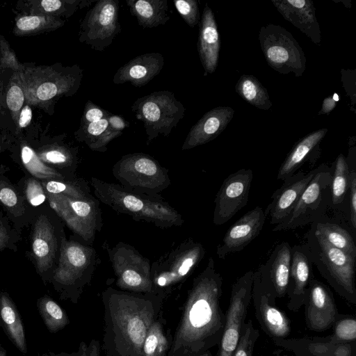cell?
<instances>
[{
	"label": "cell",
	"mask_w": 356,
	"mask_h": 356,
	"mask_svg": "<svg viewBox=\"0 0 356 356\" xmlns=\"http://www.w3.org/2000/svg\"><path fill=\"white\" fill-rule=\"evenodd\" d=\"M21 232L0 209V252L5 250H17Z\"/></svg>",
	"instance_id": "obj_40"
},
{
	"label": "cell",
	"mask_w": 356,
	"mask_h": 356,
	"mask_svg": "<svg viewBox=\"0 0 356 356\" xmlns=\"http://www.w3.org/2000/svg\"><path fill=\"white\" fill-rule=\"evenodd\" d=\"M106 250L116 277L115 284L120 290L154 293L149 259L122 241Z\"/></svg>",
	"instance_id": "obj_13"
},
{
	"label": "cell",
	"mask_w": 356,
	"mask_h": 356,
	"mask_svg": "<svg viewBox=\"0 0 356 356\" xmlns=\"http://www.w3.org/2000/svg\"><path fill=\"white\" fill-rule=\"evenodd\" d=\"M110 127L118 132L122 133V131L129 126V123L122 116L111 113L107 117Z\"/></svg>",
	"instance_id": "obj_49"
},
{
	"label": "cell",
	"mask_w": 356,
	"mask_h": 356,
	"mask_svg": "<svg viewBox=\"0 0 356 356\" xmlns=\"http://www.w3.org/2000/svg\"><path fill=\"white\" fill-rule=\"evenodd\" d=\"M104 306L102 348L106 356H141L152 323L162 312L164 299L155 293H134L107 287Z\"/></svg>",
	"instance_id": "obj_2"
},
{
	"label": "cell",
	"mask_w": 356,
	"mask_h": 356,
	"mask_svg": "<svg viewBox=\"0 0 356 356\" xmlns=\"http://www.w3.org/2000/svg\"><path fill=\"white\" fill-rule=\"evenodd\" d=\"M339 100V97L337 93L327 97L323 99L322 106L318 115L330 114L336 107L337 103Z\"/></svg>",
	"instance_id": "obj_50"
},
{
	"label": "cell",
	"mask_w": 356,
	"mask_h": 356,
	"mask_svg": "<svg viewBox=\"0 0 356 356\" xmlns=\"http://www.w3.org/2000/svg\"><path fill=\"white\" fill-rule=\"evenodd\" d=\"M328 129L323 128L312 131L299 140L280 165L277 179L285 180L292 176L303 165L312 152L318 147Z\"/></svg>",
	"instance_id": "obj_29"
},
{
	"label": "cell",
	"mask_w": 356,
	"mask_h": 356,
	"mask_svg": "<svg viewBox=\"0 0 356 356\" xmlns=\"http://www.w3.org/2000/svg\"><path fill=\"white\" fill-rule=\"evenodd\" d=\"M8 170V168H6L3 165H0V175L4 174Z\"/></svg>",
	"instance_id": "obj_53"
},
{
	"label": "cell",
	"mask_w": 356,
	"mask_h": 356,
	"mask_svg": "<svg viewBox=\"0 0 356 356\" xmlns=\"http://www.w3.org/2000/svg\"><path fill=\"white\" fill-rule=\"evenodd\" d=\"M335 336L341 340H355L356 337L355 320L354 318H345L339 321L335 327Z\"/></svg>",
	"instance_id": "obj_45"
},
{
	"label": "cell",
	"mask_w": 356,
	"mask_h": 356,
	"mask_svg": "<svg viewBox=\"0 0 356 356\" xmlns=\"http://www.w3.org/2000/svg\"><path fill=\"white\" fill-rule=\"evenodd\" d=\"M350 190V220L353 227L356 229V172L354 170L350 171L348 179Z\"/></svg>",
	"instance_id": "obj_46"
},
{
	"label": "cell",
	"mask_w": 356,
	"mask_h": 356,
	"mask_svg": "<svg viewBox=\"0 0 356 356\" xmlns=\"http://www.w3.org/2000/svg\"><path fill=\"white\" fill-rule=\"evenodd\" d=\"M0 205L15 227L22 229L31 224L36 209L26 200L19 187L0 175Z\"/></svg>",
	"instance_id": "obj_27"
},
{
	"label": "cell",
	"mask_w": 356,
	"mask_h": 356,
	"mask_svg": "<svg viewBox=\"0 0 356 356\" xmlns=\"http://www.w3.org/2000/svg\"><path fill=\"white\" fill-rule=\"evenodd\" d=\"M32 118V111L29 106H26L21 111L19 124L21 127L28 126Z\"/></svg>",
	"instance_id": "obj_51"
},
{
	"label": "cell",
	"mask_w": 356,
	"mask_h": 356,
	"mask_svg": "<svg viewBox=\"0 0 356 356\" xmlns=\"http://www.w3.org/2000/svg\"><path fill=\"white\" fill-rule=\"evenodd\" d=\"M122 134L113 130L107 118H105L80 127L76 132V136L79 141L85 143L91 150L104 152L107 151L108 143Z\"/></svg>",
	"instance_id": "obj_31"
},
{
	"label": "cell",
	"mask_w": 356,
	"mask_h": 356,
	"mask_svg": "<svg viewBox=\"0 0 356 356\" xmlns=\"http://www.w3.org/2000/svg\"><path fill=\"white\" fill-rule=\"evenodd\" d=\"M17 186L27 202L34 208L41 205L47 200L41 181L32 176H26L22 178Z\"/></svg>",
	"instance_id": "obj_39"
},
{
	"label": "cell",
	"mask_w": 356,
	"mask_h": 356,
	"mask_svg": "<svg viewBox=\"0 0 356 356\" xmlns=\"http://www.w3.org/2000/svg\"><path fill=\"white\" fill-rule=\"evenodd\" d=\"M316 171L317 168L308 172L299 171L283 181L264 211L266 216H270V225H279L288 218Z\"/></svg>",
	"instance_id": "obj_18"
},
{
	"label": "cell",
	"mask_w": 356,
	"mask_h": 356,
	"mask_svg": "<svg viewBox=\"0 0 356 356\" xmlns=\"http://www.w3.org/2000/svg\"><path fill=\"white\" fill-rule=\"evenodd\" d=\"M222 282L210 257L188 291L168 356H197L220 343L225 323L220 306Z\"/></svg>",
	"instance_id": "obj_1"
},
{
	"label": "cell",
	"mask_w": 356,
	"mask_h": 356,
	"mask_svg": "<svg viewBox=\"0 0 356 356\" xmlns=\"http://www.w3.org/2000/svg\"><path fill=\"white\" fill-rule=\"evenodd\" d=\"M307 322L310 329L321 331L329 327L337 316L336 306L330 290L312 278L306 291Z\"/></svg>",
	"instance_id": "obj_21"
},
{
	"label": "cell",
	"mask_w": 356,
	"mask_h": 356,
	"mask_svg": "<svg viewBox=\"0 0 356 356\" xmlns=\"http://www.w3.org/2000/svg\"><path fill=\"white\" fill-rule=\"evenodd\" d=\"M197 51L204 76L217 69L220 49V38L214 14L206 3L200 22Z\"/></svg>",
	"instance_id": "obj_26"
},
{
	"label": "cell",
	"mask_w": 356,
	"mask_h": 356,
	"mask_svg": "<svg viewBox=\"0 0 356 356\" xmlns=\"http://www.w3.org/2000/svg\"><path fill=\"white\" fill-rule=\"evenodd\" d=\"M118 0H99L86 13L81 22L79 40L91 49L103 51L121 32Z\"/></svg>",
	"instance_id": "obj_14"
},
{
	"label": "cell",
	"mask_w": 356,
	"mask_h": 356,
	"mask_svg": "<svg viewBox=\"0 0 356 356\" xmlns=\"http://www.w3.org/2000/svg\"><path fill=\"white\" fill-rule=\"evenodd\" d=\"M130 13L143 28L164 25L170 19L167 0H127Z\"/></svg>",
	"instance_id": "obj_30"
},
{
	"label": "cell",
	"mask_w": 356,
	"mask_h": 356,
	"mask_svg": "<svg viewBox=\"0 0 356 356\" xmlns=\"http://www.w3.org/2000/svg\"><path fill=\"white\" fill-rule=\"evenodd\" d=\"M305 238L312 264L338 293L355 302V259L329 244L312 228Z\"/></svg>",
	"instance_id": "obj_7"
},
{
	"label": "cell",
	"mask_w": 356,
	"mask_h": 356,
	"mask_svg": "<svg viewBox=\"0 0 356 356\" xmlns=\"http://www.w3.org/2000/svg\"><path fill=\"white\" fill-rule=\"evenodd\" d=\"M259 336L251 320L244 323L241 329V337L233 356H252L254 343Z\"/></svg>",
	"instance_id": "obj_41"
},
{
	"label": "cell",
	"mask_w": 356,
	"mask_h": 356,
	"mask_svg": "<svg viewBox=\"0 0 356 356\" xmlns=\"http://www.w3.org/2000/svg\"><path fill=\"white\" fill-rule=\"evenodd\" d=\"M112 172L119 184L152 196H161L171 185L169 170L142 152L122 156L113 165Z\"/></svg>",
	"instance_id": "obj_8"
},
{
	"label": "cell",
	"mask_w": 356,
	"mask_h": 356,
	"mask_svg": "<svg viewBox=\"0 0 356 356\" xmlns=\"http://www.w3.org/2000/svg\"><path fill=\"white\" fill-rule=\"evenodd\" d=\"M282 17L320 45L321 34L314 2L310 0H271Z\"/></svg>",
	"instance_id": "obj_23"
},
{
	"label": "cell",
	"mask_w": 356,
	"mask_h": 356,
	"mask_svg": "<svg viewBox=\"0 0 356 356\" xmlns=\"http://www.w3.org/2000/svg\"><path fill=\"white\" fill-rule=\"evenodd\" d=\"M100 344L97 340L92 339L89 344L82 341L76 352L72 353L48 352L40 356H100Z\"/></svg>",
	"instance_id": "obj_43"
},
{
	"label": "cell",
	"mask_w": 356,
	"mask_h": 356,
	"mask_svg": "<svg viewBox=\"0 0 356 356\" xmlns=\"http://www.w3.org/2000/svg\"><path fill=\"white\" fill-rule=\"evenodd\" d=\"M261 51L268 65L282 74L293 73L300 77L306 69V57L302 47L286 29L269 24L259 33Z\"/></svg>",
	"instance_id": "obj_12"
},
{
	"label": "cell",
	"mask_w": 356,
	"mask_h": 356,
	"mask_svg": "<svg viewBox=\"0 0 356 356\" xmlns=\"http://www.w3.org/2000/svg\"><path fill=\"white\" fill-rule=\"evenodd\" d=\"M234 114L232 108L222 106L207 112L191 128L181 150H188L215 139L225 129Z\"/></svg>",
	"instance_id": "obj_22"
},
{
	"label": "cell",
	"mask_w": 356,
	"mask_h": 356,
	"mask_svg": "<svg viewBox=\"0 0 356 356\" xmlns=\"http://www.w3.org/2000/svg\"><path fill=\"white\" fill-rule=\"evenodd\" d=\"M252 178V170L241 169L225 179L214 200L216 225L225 224L247 204Z\"/></svg>",
	"instance_id": "obj_16"
},
{
	"label": "cell",
	"mask_w": 356,
	"mask_h": 356,
	"mask_svg": "<svg viewBox=\"0 0 356 356\" xmlns=\"http://www.w3.org/2000/svg\"><path fill=\"white\" fill-rule=\"evenodd\" d=\"M97 265L95 249L75 239L62 241L58 265L50 280L62 300L77 304Z\"/></svg>",
	"instance_id": "obj_4"
},
{
	"label": "cell",
	"mask_w": 356,
	"mask_h": 356,
	"mask_svg": "<svg viewBox=\"0 0 356 356\" xmlns=\"http://www.w3.org/2000/svg\"><path fill=\"white\" fill-rule=\"evenodd\" d=\"M24 100L23 92L18 86H13L7 92L6 102L8 108L13 111H18L22 106Z\"/></svg>",
	"instance_id": "obj_47"
},
{
	"label": "cell",
	"mask_w": 356,
	"mask_h": 356,
	"mask_svg": "<svg viewBox=\"0 0 356 356\" xmlns=\"http://www.w3.org/2000/svg\"><path fill=\"white\" fill-rule=\"evenodd\" d=\"M0 356H7L6 350L0 343Z\"/></svg>",
	"instance_id": "obj_52"
},
{
	"label": "cell",
	"mask_w": 356,
	"mask_h": 356,
	"mask_svg": "<svg viewBox=\"0 0 356 356\" xmlns=\"http://www.w3.org/2000/svg\"><path fill=\"white\" fill-rule=\"evenodd\" d=\"M291 260V246L283 241L257 270L262 286L275 298H282L287 293Z\"/></svg>",
	"instance_id": "obj_19"
},
{
	"label": "cell",
	"mask_w": 356,
	"mask_h": 356,
	"mask_svg": "<svg viewBox=\"0 0 356 356\" xmlns=\"http://www.w3.org/2000/svg\"><path fill=\"white\" fill-rule=\"evenodd\" d=\"M0 326L18 350L26 354L24 324L15 303L6 291H0Z\"/></svg>",
	"instance_id": "obj_28"
},
{
	"label": "cell",
	"mask_w": 356,
	"mask_h": 356,
	"mask_svg": "<svg viewBox=\"0 0 356 356\" xmlns=\"http://www.w3.org/2000/svg\"><path fill=\"white\" fill-rule=\"evenodd\" d=\"M136 119L143 123L149 145L159 136H168L183 118L186 109L175 94L155 91L138 98L131 106Z\"/></svg>",
	"instance_id": "obj_9"
},
{
	"label": "cell",
	"mask_w": 356,
	"mask_h": 356,
	"mask_svg": "<svg viewBox=\"0 0 356 356\" xmlns=\"http://www.w3.org/2000/svg\"><path fill=\"white\" fill-rule=\"evenodd\" d=\"M45 192L85 199L92 196L90 186L82 178L41 181Z\"/></svg>",
	"instance_id": "obj_36"
},
{
	"label": "cell",
	"mask_w": 356,
	"mask_h": 356,
	"mask_svg": "<svg viewBox=\"0 0 356 356\" xmlns=\"http://www.w3.org/2000/svg\"><path fill=\"white\" fill-rule=\"evenodd\" d=\"M21 159L29 174L40 181L68 179L56 168L44 164L37 154L27 145L22 147L21 149Z\"/></svg>",
	"instance_id": "obj_37"
},
{
	"label": "cell",
	"mask_w": 356,
	"mask_h": 356,
	"mask_svg": "<svg viewBox=\"0 0 356 356\" xmlns=\"http://www.w3.org/2000/svg\"><path fill=\"white\" fill-rule=\"evenodd\" d=\"M173 3L180 16L191 28L200 23V11L196 0H174Z\"/></svg>",
	"instance_id": "obj_42"
},
{
	"label": "cell",
	"mask_w": 356,
	"mask_h": 356,
	"mask_svg": "<svg viewBox=\"0 0 356 356\" xmlns=\"http://www.w3.org/2000/svg\"><path fill=\"white\" fill-rule=\"evenodd\" d=\"M164 63V57L160 53L139 55L120 67L113 81L115 84L130 83L134 86L142 87L160 73Z\"/></svg>",
	"instance_id": "obj_25"
},
{
	"label": "cell",
	"mask_w": 356,
	"mask_h": 356,
	"mask_svg": "<svg viewBox=\"0 0 356 356\" xmlns=\"http://www.w3.org/2000/svg\"><path fill=\"white\" fill-rule=\"evenodd\" d=\"M253 277L254 271L249 270L238 278L232 286L218 356H233L237 347L252 299Z\"/></svg>",
	"instance_id": "obj_15"
},
{
	"label": "cell",
	"mask_w": 356,
	"mask_h": 356,
	"mask_svg": "<svg viewBox=\"0 0 356 356\" xmlns=\"http://www.w3.org/2000/svg\"><path fill=\"white\" fill-rule=\"evenodd\" d=\"M197 356H213V355L210 353V351L208 350V351H206V352L203 353L202 354L197 355Z\"/></svg>",
	"instance_id": "obj_54"
},
{
	"label": "cell",
	"mask_w": 356,
	"mask_h": 356,
	"mask_svg": "<svg viewBox=\"0 0 356 356\" xmlns=\"http://www.w3.org/2000/svg\"><path fill=\"white\" fill-rule=\"evenodd\" d=\"M37 308L48 330L56 333L70 323L65 311L50 296L44 295L37 300Z\"/></svg>",
	"instance_id": "obj_35"
},
{
	"label": "cell",
	"mask_w": 356,
	"mask_h": 356,
	"mask_svg": "<svg viewBox=\"0 0 356 356\" xmlns=\"http://www.w3.org/2000/svg\"><path fill=\"white\" fill-rule=\"evenodd\" d=\"M252 298L257 318L266 332L277 338L289 335L291 332L290 321L275 306L276 298L262 286L257 270L254 271Z\"/></svg>",
	"instance_id": "obj_20"
},
{
	"label": "cell",
	"mask_w": 356,
	"mask_h": 356,
	"mask_svg": "<svg viewBox=\"0 0 356 356\" xmlns=\"http://www.w3.org/2000/svg\"><path fill=\"white\" fill-rule=\"evenodd\" d=\"M162 312L150 325L142 347L141 356H168L173 336L166 330Z\"/></svg>",
	"instance_id": "obj_32"
},
{
	"label": "cell",
	"mask_w": 356,
	"mask_h": 356,
	"mask_svg": "<svg viewBox=\"0 0 356 356\" xmlns=\"http://www.w3.org/2000/svg\"><path fill=\"white\" fill-rule=\"evenodd\" d=\"M266 218L265 211L259 206L241 216L227 229L222 241L218 245V257L224 259L227 255L244 249L259 236Z\"/></svg>",
	"instance_id": "obj_17"
},
{
	"label": "cell",
	"mask_w": 356,
	"mask_h": 356,
	"mask_svg": "<svg viewBox=\"0 0 356 356\" xmlns=\"http://www.w3.org/2000/svg\"><path fill=\"white\" fill-rule=\"evenodd\" d=\"M312 228L329 244L356 259V245L350 233L335 223L318 221L312 223Z\"/></svg>",
	"instance_id": "obj_33"
},
{
	"label": "cell",
	"mask_w": 356,
	"mask_h": 356,
	"mask_svg": "<svg viewBox=\"0 0 356 356\" xmlns=\"http://www.w3.org/2000/svg\"><path fill=\"white\" fill-rule=\"evenodd\" d=\"M312 262L305 244L291 247V260L287 293L289 307L298 309L305 302L306 291L311 280Z\"/></svg>",
	"instance_id": "obj_24"
},
{
	"label": "cell",
	"mask_w": 356,
	"mask_h": 356,
	"mask_svg": "<svg viewBox=\"0 0 356 356\" xmlns=\"http://www.w3.org/2000/svg\"><path fill=\"white\" fill-rule=\"evenodd\" d=\"M29 255L44 284L49 282L58 265L62 241L66 236L63 221L51 209H36L31 224Z\"/></svg>",
	"instance_id": "obj_6"
},
{
	"label": "cell",
	"mask_w": 356,
	"mask_h": 356,
	"mask_svg": "<svg viewBox=\"0 0 356 356\" xmlns=\"http://www.w3.org/2000/svg\"><path fill=\"white\" fill-rule=\"evenodd\" d=\"M90 185L95 197L118 213L131 216L134 220L148 222L159 228L179 227L184 218L177 210L161 196H152L91 177Z\"/></svg>",
	"instance_id": "obj_3"
},
{
	"label": "cell",
	"mask_w": 356,
	"mask_h": 356,
	"mask_svg": "<svg viewBox=\"0 0 356 356\" xmlns=\"http://www.w3.org/2000/svg\"><path fill=\"white\" fill-rule=\"evenodd\" d=\"M235 90L242 99L257 108L266 111L272 106L266 88L252 75H242Z\"/></svg>",
	"instance_id": "obj_34"
},
{
	"label": "cell",
	"mask_w": 356,
	"mask_h": 356,
	"mask_svg": "<svg viewBox=\"0 0 356 356\" xmlns=\"http://www.w3.org/2000/svg\"><path fill=\"white\" fill-rule=\"evenodd\" d=\"M350 170L345 156L340 154L336 159L332 170L331 183V204L339 205L345 200L348 189Z\"/></svg>",
	"instance_id": "obj_38"
},
{
	"label": "cell",
	"mask_w": 356,
	"mask_h": 356,
	"mask_svg": "<svg viewBox=\"0 0 356 356\" xmlns=\"http://www.w3.org/2000/svg\"><path fill=\"white\" fill-rule=\"evenodd\" d=\"M41 19L38 16H26L19 18L17 22V26L24 31L35 29L41 24Z\"/></svg>",
	"instance_id": "obj_48"
},
{
	"label": "cell",
	"mask_w": 356,
	"mask_h": 356,
	"mask_svg": "<svg viewBox=\"0 0 356 356\" xmlns=\"http://www.w3.org/2000/svg\"><path fill=\"white\" fill-rule=\"evenodd\" d=\"M332 169L326 164L317 167V171L306 186L298 202L288 218L273 229L274 232L294 229L321 221L331 204Z\"/></svg>",
	"instance_id": "obj_11"
},
{
	"label": "cell",
	"mask_w": 356,
	"mask_h": 356,
	"mask_svg": "<svg viewBox=\"0 0 356 356\" xmlns=\"http://www.w3.org/2000/svg\"><path fill=\"white\" fill-rule=\"evenodd\" d=\"M109 115H111L110 112L100 108L90 100H88L85 106L80 127L97 122L103 118H107Z\"/></svg>",
	"instance_id": "obj_44"
},
{
	"label": "cell",
	"mask_w": 356,
	"mask_h": 356,
	"mask_svg": "<svg viewBox=\"0 0 356 356\" xmlns=\"http://www.w3.org/2000/svg\"><path fill=\"white\" fill-rule=\"evenodd\" d=\"M50 208L67 227L88 245L103 227L99 201L94 196L77 199L45 192Z\"/></svg>",
	"instance_id": "obj_10"
},
{
	"label": "cell",
	"mask_w": 356,
	"mask_h": 356,
	"mask_svg": "<svg viewBox=\"0 0 356 356\" xmlns=\"http://www.w3.org/2000/svg\"><path fill=\"white\" fill-rule=\"evenodd\" d=\"M206 254L203 245L188 238L151 264L154 293L164 300L180 289Z\"/></svg>",
	"instance_id": "obj_5"
}]
</instances>
